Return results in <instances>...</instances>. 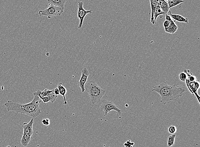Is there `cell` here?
<instances>
[{
  "mask_svg": "<svg viewBox=\"0 0 200 147\" xmlns=\"http://www.w3.org/2000/svg\"><path fill=\"white\" fill-rule=\"evenodd\" d=\"M33 95V100L28 104H20L9 101L5 103V106L8 111H14L35 118L41 113L39 105L42 101L37 95Z\"/></svg>",
  "mask_w": 200,
  "mask_h": 147,
  "instance_id": "1",
  "label": "cell"
},
{
  "mask_svg": "<svg viewBox=\"0 0 200 147\" xmlns=\"http://www.w3.org/2000/svg\"><path fill=\"white\" fill-rule=\"evenodd\" d=\"M153 87L152 91L158 94L161 97V102L163 105L174 101L179 103L180 97L185 91L183 85H168L165 81Z\"/></svg>",
  "mask_w": 200,
  "mask_h": 147,
  "instance_id": "2",
  "label": "cell"
},
{
  "mask_svg": "<svg viewBox=\"0 0 200 147\" xmlns=\"http://www.w3.org/2000/svg\"><path fill=\"white\" fill-rule=\"evenodd\" d=\"M85 91L89 96L92 105L98 104L105 93V91L96 83L94 78H91L86 82Z\"/></svg>",
  "mask_w": 200,
  "mask_h": 147,
  "instance_id": "3",
  "label": "cell"
},
{
  "mask_svg": "<svg viewBox=\"0 0 200 147\" xmlns=\"http://www.w3.org/2000/svg\"><path fill=\"white\" fill-rule=\"evenodd\" d=\"M64 10L59 7H55L53 5H49L47 9L43 10H40L38 14L40 16H46L51 19L53 17L59 16L62 14Z\"/></svg>",
  "mask_w": 200,
  "mask_h": 147,
  "instance_id": "4",
  "label": "cell"
},
{
  "mask_svg": "<svg viewBox=\"0 0 200 147\" xmlns=\"http://www.w3.org/2000/svg\"><path fill=\"white\" fill-rule=\"evenodd\" d=\"M100 109L103 111L105 116L107 115L108 113L112 110H114L117 113L118 115L120 116L122 114V110L118 108L112 101L103 100L102 101L100 106Z\"/></svg>",
  "mask_w": 200,
  "mask_h": 147,
  "instance_id": "5",
  "label": "cell"
},
{
  "mask_svg": "<svg viewBox=\"0 0 200 147\" xmlns=\"http://www.w3.org/2000/svg\"><path fill=\"white\" fill-rule=\"evenodd\" d=\"M83 2H78V12L77 17L79 20V23L78 24V29H81L83 25L85 18L88 14H92V10H86L83 7Z\"/></svg>",
  "mask_w": 200,
  "mask_h": 147,
  "instance_id": "6",
  "label": "cell"
},
{
  "mask_svg": "<svg viewBox=\"0 0 200 147\" xmlns=\"http://www.w3.org/2000/svg\"><path fill=\"white\" fill-rule=\"evenodd\" d=\"M81 72V76L80 79L78 82L77 85H78V87L81 89L82 92L83 93L85 91V85L87 81H88V78L90 73L89 71L86 67L84 68L82 70Z\"/></svg>",
  "mask_w": 200,
  "mask_h": 147,
  "instance_id": "7",
  "label": "cell"
},
{
  "mask_svg": "<svg viewBox=\"0 0 200 147\" xmlns=\"http://www.w3.org/2000/svg\"><path fill=\"white\" fill-rule=\"evenodd\" d=\"M186 84L187 85L188 88H189V91H191L192 93L193 94H195L196 96L197 97L198 101L200 104L199 96L198 94V90L200 88V83L198 80L195 82H190L186 80Z\"/></svg>",
  "mask_w": 200,
  "mask_h": 147,
  "instance_id": "8",
  "label": "cell"
},
{
  "mask_svg": "<svg viewBox=\"0 0 200 147\" xmlns=\"http://www.w3.org/2000/svg\"><path fill=\"white\" fill-rule=\"evenodd\" d=\"M33 123H34V119L32 118L29 123H23L22 126L23 133H24V134H29V133H33Z\"/></svg>",
  "mask_w": 200,
  "mask_h": 147,
  "instance_id": "9",
  "label": "cell"
},
{
  "mask_svg": "<svg viewBox=\"0 0 200 147\" xmlns=\"http://www.w3.org/2000/svg\"><path fill=\"white\" fill-rule=\"evenodd\" d=\"M167 14L168 16L170 17L171 18H172L177 21L179 22L185 23H189V19L188 18H185L184 17L178 15V14H172V13L171 11L169 10Z\"/></svg>",
  "mask_w": 200,
  "mask_h": 147,
  "instance_id": "10",
  "label": "cell"
},
{
  "mask_svg": "<svg viewBox=\"0 0 200 147\" xmlns=\"http://www.w3.org/2000/svg\"><path fill=\"white\" fill-rule=\"evenodd\" d=\"M47 2L48 5H53L55 7H60L64 10L66 0H47Z\"/></svg>",
  "mask_w": 200,
  "mask_h": 147,
  "instance_id": "11",
  "label": "cell"
},
{
  "mask_svg": "<svg viewBox=\"0 0 200 147\" xmlns=\"http://www.w3.org/2000/svg\"><path fill=\"white\" fill-rule=\"evenodd\" d=\"M33 94L37 95L39 97H47L50 96L54 94V92H53V89L52 90H49L45 89L43 91H41L40 90H38L36 92H34Z\"/></svg>",
  "mask_w": 200,
  "mask_h": 147,
  "instance_id": "12",
  "label": "cell"
},
{
  "mask_svg": "<svg viewBox=\"0 0 200 147\" xmlns=\"http://www.w3.org/2000/svg\"><path fill=\"white\" fill-rule=\"evenodd\" d=\"M33 133H31L29 134L23 133L22 136L21 140V143L23 146L26 147L28 145L32 138Z\"/></svg>",
  "mask_w": 200,
  "mask_h": 147,
  "instance_id": "13",
  "label": "cell"
},
{
  "mask_svg": "<svg viewBox=\"0 0 200 147\" xmlns=\"http://www.w3.org/2000/svg\"><path fill=\"white\" fill-rule=\"evenodd\" d=\"M57 88L59 90L60 94L63 97L64 105H67V102L65 97V95L67 93L66 88L62 85V83H59L58 84Z\"/></svg>",
  "mask_w": 200,
  "mask_h": 147,
  "instance_id": "14",
  "label": "cell"
},
{
  "mask_svg": "<svg viewBox=\"0 0 200 147\" xmlns=\"http://www.w3.org/2000/svg\"><path fill=\"white\" fill-rule=\"evenodd\" d=\"M151 5V22L152 24H155L154 20V15L155 11L156 8L158 3L155 0H150Z\"/></svg>",
  "mask_w": 200,
  "mask_h": 147,
  "instance_id": "15",
  "label": "cell"
},
{
  "mask_svg": "<svg viewBox=\"0 0 200 147\" xmlns=\"http://www.w3.org/2000/svg\"><path fill=\"white\" fill-rule=\"evenodd\" d=\"M158 4L161 7V9L165 15H166L169 10L168 2H166L165 0H160Z\"/></svg>",
  "mask_w": 200,
  "mask_h": 147,
  "instance_id": "16",
  "label": "cell"
},
{
  "mask_svg": "<svg viewBox=\"0 0 200 147\" xmlns=\"http://www.w3.org/2000/svg\"><path fill=\"white\" fill-rule=\"evenodd\" d=\"M159 16H160V18H161L166 16V15L164 14V12H163L162 9H161V7L158 4L156 8L154 15V20L155 24L156 23L157 18Z\"/></svg>",
  "mask_w": 200,
  "mask_h": 147,
  "instance_id": "17",
  "label": "cell"
},
{
  "mask_svg": "<svg viewBox=\"0 0 200 147\" xmlns=\"http://www.w3.org/2000/svg\"><path fill=\"white\" fill-rule=\"evenodd\" d=\"M178 27L176 25L172 20L171 21L170 24L168 28L165 29V32L170 34H174L177 31Z\"/></svg>",
  "mask_w": 200,
  "mask_h": 147,
  "instance_id": "18",
  "label": "cell"
},
{
  "mask_svg": "<svg viewBox=\"0 0 200 147\" xmlns=\"http://www.w3.org/2000/svg\"><path fill=\"white\" fill-rule=\"evenodd\" d=\"M57 96L55 95V94L52 95L50 96L45 97H39L42 100L43 102L44 103H48V102H51V103H53L56 100V98L57 97Z\"/></svg>",
  "mask_w": 200,
  "mask_h": 147,
  "instance_id": "19",
  "label": "cell"
},
{
  "mask_svg": "<svg viewBox=\"0 0 200 147\" xmlns=\"http://www.w3.org/2000/svg\"><path fill=\"white\" fill-rule=\"evenodd\" d=\"M184 2V1L182 0H172V1H168V4L169 9H170L172 7H176Z\"/></svg>",
  "mask_w": 200,
  "mask_h": 147,
  "instance_id": "20",
  "label": "cell"
},
{
  "mask_svg": "<svg viewBox=\"0 0 200 147\" xmlns=\"http://www.w3.org/2000/svg\"><path fill=\"white\" fill-rule=\"evenodd\" d=\"M175 137L176 135L175 134H172V135L168 136V140H167V146H168V147H172L175 144Z\"/></svg>",
  "mask_w": 200,
  "mask_h": 147,
  "instance_id": "21",
  "label": "cell"
},
{
  "mask_svg": "<svg viewBox=\"0 0 200 147\" xmlns=\"http://www.w3.org/2000/svg\"><path fill=\"white\" fill-rule=\"evenodd\" d=\"M168 133L171 134H173L176 133L177 129L175 126H170L168 127Z\"/></svg>",
  "mask_w": 200,
  "mask_h": 147,
  "instance_id": "22",
  "label": "cell"
},
{
  "mask_svg": "<svg viewBox=\"0 0 200 147\" xmlns=\"http://www.w3.org/2000/svg\"><path fill=\"white\" fill-rule=\"evenodd\" d=\"M180 80L182 81H185L187 79V75L185 72H182L179 75Z\"/></svg>",
  "mask_w": 200,
  "mask_h": 147,
  "instance_id": "23",
  "label": "cell"
},
{
  "mask_svg": "<svg viewBox=\"0 0 200 147\" xmlns=\"http://www.w3.org/2000/svg\"><path fill=\"white\" fill-rule=\"evenodd\" d=\"M135 144V143L132 142L130 140L127 141L125 143L124 145L125 147H133V146Z\"/></svg>",
  "mask_w": 200,
  "mask_h": 147,
  "instance_id": "24",
  "label": "cell"
},
{
  "mask_svg": "<svg viewBox=\"0 0 200 147\" xmlns=\"http://www.w3.org/2000/svg\"><path fill=\"white\" fill-rule=\"evenodd\" d=\"M42 123L44 126H48L50 125V120L48 118L44 119L42 120Z\"/></svg>",
  "mask_w": 200,
  "mask_h": 147,
  "instance_id": "25",
  "label": "cell"
},
{
  "mask_svg": "<svg viewBox=\"0 0 200 147\" xmlns=\"http://www.w3.org/2000/svg\"><path fill=\"white\" fill-rule=\"evenodd\" d=\"M53 92H54V94L55 95L57 96H58L59 95H60L59 90H58L57 88H55V89H53Z\"/></svg>",
  "mask_w": 200,
  "mask_h": 147,
  "instance_id": "26",
  "label": "cell"
},
{
  "mask_svg": "<svg viewBox=\"0 0 200 147\" xmlns=\"http://www.w3.org/2000/svg\"><path fill=\"white\" fill-rule=\"evenodd\" d=\"M155 1L157 3H158V2L159 1H160V0H155Z\"/></svg>",
  "mask_w": 200,
  "mask_h": 147,
  "instance_id": "27",
  "label": "cell"
},
{
  "mask_svg": "<svg viewBox=\"0 0 200 147\" xmlns=\"http://www.w3.org/2000/svg\"><path fill=\"white\" fill-rule=\"evenodd\" d=\"M6 147H10V146H9V145H7V146H6Z\"/></svg>",
  "mask_w": 200,
  "mask_h": 147,
  "instance_id": "28",
  "label": "cell"
},
{
  "mask_svg": "<svg viewBox=\"0 0 200 147\" xmlns=\"http://www.w3.org/2000/svg\"><path fill=\"white\" fill-rule=\"evenodd\" d=\"M166 1H168H168H172V0H166Z\"/></svg>",
  "mask_w": 200,
  "mask_h": 147,
  "instance_id": "29",
  "label": "cell"
}]
</instances>
